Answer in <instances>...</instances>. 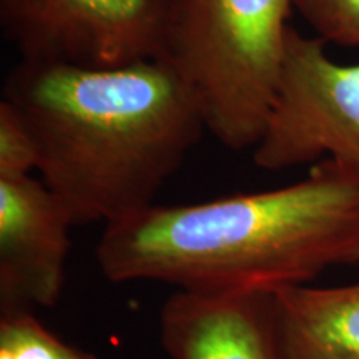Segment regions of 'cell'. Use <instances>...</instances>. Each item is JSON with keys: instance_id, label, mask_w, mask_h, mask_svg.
<instances>
[{"instance_id": "cell-1", "label": "cell", "mask_w": 359, "mask_h": 359, "mask_svg": "<svg viewBox=\"0 0 359 359\" xmlns=\"http://www.w3.org/2000/svg\"><path fill=\"white\" fill-rule=\"evenodd\" d=\"M111 283L196 291H278L359 258V170L336 160L275 190L160 206L103 226L95 248Z\"/></svg>"}, {"instance_id": "cell-2", "label": "cell", "mask_w": 359, "mask_h": 359, "mask_svg": "<svg viewBox=\"0 0 359 359\" xmlns=\"http://www.w3.org/2000/svg\"><path fill=\"white\" fill-rule=\"evenodd\" d=\"M2 98L39 142V173L74 224L118 222L154 205L206 132L195 98L160 58L115 69L19 62Z\"/></svg>"}, {"instance_id": "cell-3", "label": "cell", "mask_w": 359, "mask_h": 359, "mask_svg": "<svg viewBox=\"0 0 359 359\" xmlns=\"http://www.w3.org/2000/svg\"><path fill=\"white\" fill-rule=\"evenodd\" d=\"M293 11L294 0H173L158 58L230 150H253L262 137Z\"/></svg>"}, {"instance_id": "cell-4", "label": "cell", "mask_w": 359, "mask_h": 359, "mask_svg": "<svg viewBox=\"0 0 359 359\" xmlns=\"http://www.w3.org/2000/svg\"><path fill=\"white\" fill-rule=\"evenodd\" d=\"M291 27L271 109L253 161L266 172L336 160L359 170V64Z\"/></svg>"}, {"instance_id": "cell-5", "label": "cell", "mask_w": 359, "mask_h": 359, "mask_svg": "<svg viewBox=\"0 0 359 359\" xmlns=\"http://www.w3.org/2000/svg\"><path fill=\"white\" fill-rule=\"evenodd\" d=\"M173 0H0L22 62L115 69L158 58Z\"/></svg>"}, {"instance_id": "cell-6", "label": "cell", "mask_w": 359, "mask_h": 359, "mask_svg": "<svg viewBox=\"0 0 359 359\" xmlns=\"http://www.w3.org/2000/svg\"><path fill=\"white\" fill-rule=\"evenodd\" d=\"M72 226L67 206L42 178L0 177V318L58 303Z\"/></svg>"}, {"instance_id": "cell-7", "label": "cell", "mask_w": 359, "mask_h": 359, "mask_svg": "<svg viewBox=\"0 0 359 359\" xmlns=\"http://www.w3.org/2000/svg\"><path fill=\"white\" fill-rule=\"evenodd\" d=\"M170 359H290L275 291L178 290L160 311Z\"/></svg>"}, {"instance_id": "cell-8", "label": "cell", "mask_w": 359, "mask_h": 359, "mask_svg": "<svg viewBox=\"0 0 359 359\" xmlns=\"http://www.w3.org/2000/svg\"><path fill=\"white\" fill-rule=\"evenodd\" d=\"M290 359H359V283L275 291Z\"/></svg>"}, {"instance_id": "cell-9", "label": "cell", "mask_w": 359, "mask_h": 359, "mask_svg": "<svg viewBox=\"0 0 359 359\" xmlns=\"http://www.w3.org/2000/svg\"><path fill=\"white\" fill-rule=\"evenodd\" d=\"M0 359H97L70 346L37 320L35 313L0 318Z\"/></svg>"}, {"instance_id": "cell-10", "label": "cell", "mask_w": 359, "mask_h": 359, "mask_svg": "<svg viewBox=\"0 0 359 359\" xmlns=\"http://www.w3.org/2000/svg\"><path fill=\"white\" fill-rule=\"evenodd\" d=\"M40 150L32 127L12 102L0 100V177L39 172Z\"/></svg>"}, {"instance_id": "cell-11", "label": "cell", "mask_w": 359, "mask_h": 359, "mask_svg": "<svg viewBox=\"0 0 359 359\" xmlns=\"http://www.w3.org/2000/svg\"><path fill=\"white\" fill-rule=\"evenodd\" d=\"M294 11L323 42L359 48V0H294Z\"/></svg>"}, {"instance_id": "cell-12", "label": "cell", "mask_w": 359, "mask_h": 359, "mask_svg": "<svg viewBox=\"0 0 359 359\" xmlns=\"http://www.w3.org/2000/svg\"><path fill=\"white\" fill-rule=\"evenodd\" d=\"M358 263H359V258H358Z\"/></svg>"}]
</instances>
